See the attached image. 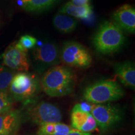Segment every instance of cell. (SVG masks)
<instances>
[{
  "mask_svg": "<svg viewBox=\"0 0 135 135\" xmlns=\"http://www.w3.org/2000/svg\"><path fill=\"white\" fill-rule=\"evenodd\" d=\"M76 78L73 71L64 65H56L45 73L40 81L41 88L49 97H63L74 91Z\"/></svg>",
  "mask_w": 135,
  "mask_h": 135,
  "instance_id": "obj_1",
  "label": "cell"
},
{
  "mask_svg": "<svg viewBox=\"0 0 135 135\" xmlns=\"http://www.w3.org/2000/svg\"><path fill=\"white\" fill-rule=\"evenodd\" d=\"M125 42L123 30L114 22L104 21L93 38V45L98 53L113 55L122 48Z\"/></svg>",
  "mask_w": 135,
  "mask_h": 135,
  "instance_id": "obj_2",
  "label": "cell"
},
{
  "mask_svg": "<svg viewBox=\"0 0 135 135\" xmlns=\"http://www.w3.org/2000/svg\"><path fill=\"white\" fill-rule=\"evenodd\" d=\"M124 91L115 80H102L89 84L83 93V99L91 104H104L119 100Z\"/></svg>",
  "mask_w": 135,
  "mask_h": 135,
  "instance_id": "obj_3",
  "label": "cell"
},
{
  "mask_svg": "<svg viewBox=\"0 0 135 135\" xmlns=\"http://www.w3.org/2000/svg\"><path fill=\"white\" fill-rule=\"evenodd\" d=\"M41 89L40 81L31 73H15L10 84L8 93L11 99L28 103L33 100Z\"/></svg>",
  "mask_w": 135,
  "mask_h": 135,
  "instance_id": "obj_4",
  "label": "cell"
},
{
  "mask_svg": "<svg viewBox=\"0 0 135 135\" xmlns=\"http://www.w3.org/2000/svg\"><path fill=\"white\" fill-rule=\"evenodd\" d=\"M25 116L32 124L38 126L48 123L61 122L63 115L58 107L46 101L26 103Z\"/></svg>",
  "mask_w": 135,
  "mask_h": 135,
  "instance_id": "obj_5",
  "label": "cell"
},
{
  "mask_svg": "<svg viewBox=\"0 0 135 135\" xmlns=\"http://www.w3.org/2000/svg\"><path fill=\"white\" fill-rule=\"evenodd\" d=\"M90 113L102 133L112 130L118 126L122 122L124 116L122 108L111 103L93 104Z\"/></svg>",
  "mask_w": 135,
  "mask_h": 135,
  "instance_id": "obj_6",
  "label": "cell"
},
{
  "mask_svg": "<svg viewBox=\"0 0 135 135\" xmlns=\"http://www.w3.org/2000/svg\"><path fill=\"white\" fill-rule=\"evenodd\" d=\"M60 60L64 66L86 69L90 66L92 56L83 45L75 41L64 44L60 53Z\"/></svg>",
  "mask_w": 135,
  "mask_h": 135,
  "instance_id": "obj_7",
  "label": "cell"
},
{
  "mask_svg": "<svg viewBox=\"0 0 135 135\" xmlns=\"http://www.w3.org/2000/svg\"><path fill=\"white\" fill-rule=\"evenodd\" d=\"M3 62L5 66L15 71H28L30 66L28 51L18 42H14L6 48L3 55Z\"/></svg>",
  "mask_w": 135,
  "mask_h": 135,
  "instance_id": "obj_8",
  "label": "cell"
},
{
  "mask_svg": "<svg viewBox=\"0 0 135 135\" xmlns=\"http://www.w3.org/2000/svg\"><path fill=\"white\" fill-rule=\"evenodd\" d=\"M33 56L37 69L41 71L58 65L60 61L58 47L55 43L50 42L35 48Z\"/></svg>",
  "mask_w": 135,
  "mask_h": 135,
  "instance_id": "obj_9",
  "label": "cell"
},
{
  "mask_svg": "<svg viewBox=\"0 0 135 135\" xmlns=\"http://www.w3.org/2000/svg\"><path fill=\"white\" fill-rule=\"evenodd\" d=\"M71 126L80 132L91 133L98 128L97 123L91 113L84 112L74 106L71 113Z\"/></svg>",
  "mask_w": 135,
  "mask_h": 135,
  "instance_id": "obj_10",
  "label": "cell"
},
{
  "mask_svg": "<svg viewBox=\"0 0 135 135\" xmlns=\"http://www.w3.org/2000/svg\"><path fill=\"white\" fill-rule=\"evenodd\" d=\"M23 114L18 109L0 113V135H16L21 127Z\"/></svg>",
  "mask_w": 135,
  "mask_h": 135,
  "instance_id": "obj_11",
  "label": "cell"
},
{
  "mask_svg": "<svg viewBox=\"0 0 135 135\" xmlns=\"http://www.w3.org/2000/svg\"><path fill=\"white\" fill-rule=\"evenodd\" d=\"M114 23L121 30L134 34L135 32V9L130 4H124L114 11Z\"/></svg>",
  "mask_w": 135,
  "mask_h": 135,
  "instance_id": "obj_12",
  "label": "cell"
},
{
  "mask_svg": "<svg viewBox=\"0 0 135 135\" xmlns=\"http://www.w3.org/2000/svg\"><path fill=\"white\" fill-rule=\"evenodd\" d=\"M114 73L121 84L131 89L135 88V66L132 61H126L116 64Z\"/></svg>",
  "mask_w": 135,
  "mask_h": 135,
  "instance_id": "obj_13",
  "label": "cell"
},
{
  "mask_svg": "<svg viewBox=\"0 0 135 135\" xmlns=\"http://www.w3.org/2000/svg\"><path fill=\"white\" fill-rule=\"evenodd\" d=\"M75 129L61 122L48 123L40 126L36 135H67Z\"/></svg>",
  "mask_w": 135,
  "mask_h": 135,
  "instance_id": "obj_14",
  "label": "cell"
},
{
  "mask_svg": "<svg viewBox=\"0 0 135 135\" xmlns=\"http://www.w3.org/2000/svg\"><path fill=\"white\" fill-rule=\"evenodd\" d=\"M59 12L61 14L73 16L78 19H86L92 14V8L89 4L83 6H76L68 2L60 8Z\"/></svg>",
  "mask_w": 135,
  "mask_h": 135,
  "instance_id": "obj_15",
  "label": "cell"
},
{
  "mask_svg": "<svg viewBox=\"0 0 135 135\" xmlns=\"http://www.w3.org/2000/svg\"><path fill=\"white\" fill-rule=\"evenodd\" d=\"M53 23L56 29L62 33L68 34L73 32L77 26V22L68 15L59 13L54 17Z\"/></svg>",
  "mask_w": 135,
  "mask_h": 135,
  "instance_id": "obj_16",
  "label": "cell"
},
{
  "mask_svg": "<svg viewBox=\"0 0 135 135\" xmlns=\"http://www.w3.org/2000/svg\"><path fill=\"white\" fill-rule=\"evenodd\" d=\"M58 0H21L23 9L29 12H40L51 7Z\"/></svg>",
  "mask_w": 135,
  "mask_h": 135,
  "instance_id": "obj_17",
  "label": "cell"
},
{
  "mask_svg": "<svg viewBox=\"0 0 135 135\" xmlns=\"http://www.w3.org/2000/svg\"><path fill=\"white\" fill-rule=\"evenodd\" d=\"M15 71L6 67L0 66V91L8 93Z\"/></svg>",
  "mask_w": 135,
  "mask_h": 135,
  "instance_id": "obj_18",
  "label": "cell"
},
{
  "mask_svg": "<svg viewBox=\"0 0 135 135\" xmlns=\"http://www.w3.org/2000/svg\"><path fill=\"white\" fill-rule=\"evenodd\" d=\"M13 99L8 93L0 91V113L12 109Z\"/></svg>",
  "mask_w": 135,
  "mask_h": 135,
  "instance_id": "obj_19",
  "label": "cell"
},
{
  "mask_svg": "<svg viewBox=\"0 0 135 135\" xmlns=\"http://www.w3.org/2000/svg\"><path fill=\"white\" fill-rule=\"evenodd\" d=\"M18 42L22 48L28 51V50L35 48L37 40L35 37L29 35H25L22 36Z\"/></svg>",
  "mask_w": 135,
  "mask_h": 135,
  "instance_id": "obj_20",
  "label": "cell"
},
{
  "mask_svg": "<svg viewBox=\"0 0 135 135\" xmlns=\"http://www.w3.org/2000/svg\"><path fill=\"white\" fill-rule=\"evenodd\" d=\"M89 0H71V3L76 6H83L88 4Z\"/></svg>",
  "mask_w": 135,
  "mask_h": 135,
  "instance_id": "obj_21",
  "label": "cell"
},
{
  "mask_svg": "<svg viewBox=\"0 0 135 135\" xmlns=\"http://www.w3.org/2000/svg\"><path fill=\"white\" fill-rule=\"evenodd\" d=\"M67 135H93L91 133H83L80 132V131H78L77 130H73L71 131L70 133H69Z\"/></svg>",
  "mask_w": 135,
  "mask_h": 135,
  "instance_id": "obj_22",
  "label": "cell"
}]
</instances>
